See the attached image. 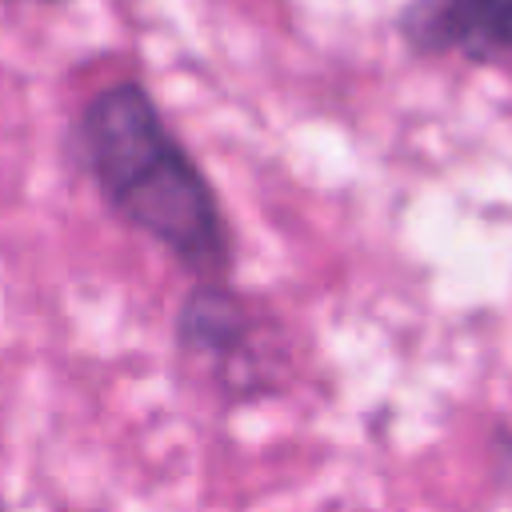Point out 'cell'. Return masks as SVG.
Here are the masks:
<instances>
[{
    "instance_id": "obj_1",
    "label": "cell",
    "mask_w": 512,
    "mask_h": 512,
    "mask_svg": "<svg viewBox=\"0 0 512 512\" xmlns=\"http://www.w3.org/2000/svg\"><path fill=\"white\" fill-rule=\"evenodd\" d=\"M76 168L104 208L152 240L192 280H228L236 236L200 160L172 132L144 80L100 84L72 116Z\"/></svg>"
},
{
    "instance_id": "obj_2",
    "label": "cell",
    "mask_w": 512,
    "mask_h": 512,
    "mask_svg": "<svg viewBox=\"0 0 512 512\" xmlns=\"http://www.w3.org/2000/svg\"><path fill=\"white\" fill-rule=\"evenodd\" d=\"M172 344L184 364H200L228 404H252L284 388V332L260 300L232 280H196L172 320Z\"/></svg>"
},
{
    "instance_id": "obj_3",
    "label": "cell",
    "mask_w": 512,
    "mask_h": 512,
    "mask_svg": "<svg viewBox=\"0 0 512 512\" xmlns=\"http://www.w3.org/2000/svg\"><path fill=\"white\" fill-rule=\"evenodd\" d=\"M396 32L416 56L488 68L512 56V0H404Z\"/></svg>"
},
{
    "instance_id": "obj_4",
    "label": "cell",
    "mask_w": 512,
    "mask_h": 512,
    "mask_svg": "<svg viewBox=\"0 0 512 512\" xmlns=\"http://www.w3.org/2000/svg\"><path fill=\"white\" fill-rule=\"evenodd\" d=\"M492 476L504 492H512V428H492Z\"/></svg>"
},
{
    "instance_id": "obj_5",
    "label": "cell",
    "mask_w": 512,
    "mask_h": 512,
    "mask_svg": "<svg viewBox=\"0 0 512 512\" xmlns=\"http://www.w3.org/2000/svg\"><path fill=\"white\" fill-rule=\"evenodd\" d=\"M0 4H64V0H0Z\"/></svg>"
},
{
    "instance_id": "obj_6",
    "label": "cell",
    "mask_w": 512,
    "mask_h": 512,
    "mask_svg": "<svg viewBox=\"0 0 512 512\" xmlns=\"http://www.w3.org/2000/svg\"><path fill=\"white\" fill-rule=\"evenodd\" d=\"M0 512H8V508H4V500H0Z\"/></svg>"
}]
</instances>
